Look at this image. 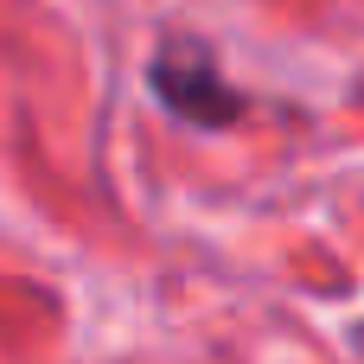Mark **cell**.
Wrapping results in <instances>:
<instances>
[{"instance_id": "6da1fadb", "label": "cell", "mask_w": 364, "mask_h": 364, "mask_svg": "<svg viewBox=\"0 0 364 364\" xmlns=\"http://www.w3.org/2000/svg\"><path fill=\"white\" fill-rule=\"evenodd\" d=\"M154 90H160L166 109H179L186 122H230V115L243 109V96L218 77L211 51L192 45V38H179V45L160 51V64H154Z\"/></svg>"}]
</instances>
